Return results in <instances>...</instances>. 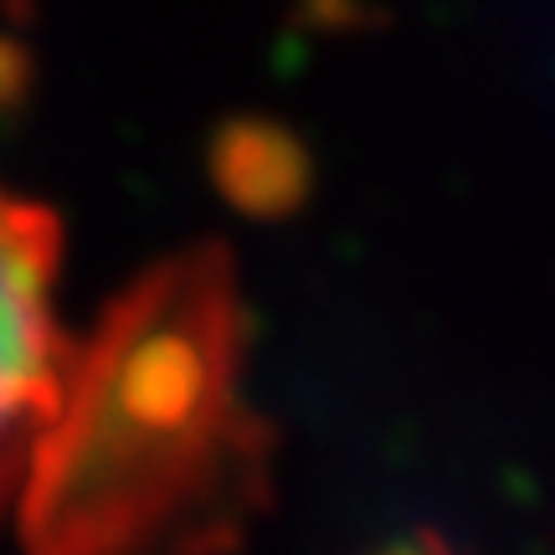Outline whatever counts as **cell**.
Listing matches in <instances>:
<instances>
[{"label": "cell", "mask_w": 555, "mask_h": 555, "mask_svg": "<svg viewBox=\"0 0 555 555\" xmlns=\"http://www.w3.org/2000/svg\"><path fill=\"white\" fill-rule=\"evenodd\" d=\"M262 489L232 262L180 253L73 345L16 494L26 555H221Z\"/></svg>", "instance_id": "1"}, {"label": "cell", "mask_w": 555, "mask_h": 555, "mask_svg": "<svg viewBox=\"0 0 555 555\" xmlns=\"http://www.w3.org/2000/svg\"><path fill=\"white\" fill-rule=\"evenodd\" d=\"M57 217L0 185V509L52 422L73 339L57 324Z\"/></svg>", "instance_id": "2"}]
</instances>
